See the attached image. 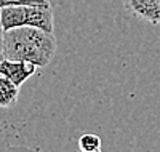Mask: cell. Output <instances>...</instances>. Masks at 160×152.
<instances>
[{
	"instance_id": "cell-9",
	"label": "cell",
	"mask_w": 160,
	"mask_h": 152,
	"mask_svg": "<svg viewBox=\"0 0 160 152\" xmlns=\"http://www.w3.org/2000/svg\"><path fill=\"white\" fill-rule=\"evenodd\" d=\"M158 24H160V23H158Z\"/></svg>"
},
{
	"instance_id": "cell-7",
	"label": "cell",
	"mask_w": 160,
	"mask_h": 152,
	"mask_svg": "<svg viewBox=\"0 0 160 152\" xmlns=\"http://www.w3.org/2000/svg\"><path fill=\"white\" fill-rule=\"evenodd\" d=\"M21 5H51L50 0H0V8Z\"/></svg>"
},
{
	"instance_id": "cell-8",
	"label": "cell",
	"mask_w": 160,
	"mask_h": 152,
	"mask_svg": "<svg viewBox=\"0 0 160 152\" xmlns=\"http://www.w3.org/2000/svg\"><path fill=\"white\" fill-rule=\"evenodd\" d=\"M3 27H2V24H0V59L3 58Z\"/></svg>"
},
{
	"instance_id": "cell-1",
	"label": "cell",
	"mask_w": 160,
	"mask_h": 152,
	"mask_svg": "<svg viewBox=\"0 0 160 152\" xmlns=\"http://www.w3.org/2000/svg\"><path fill=\"white\" fill-rule=\"evenodd\" d=\"M58 42L53 32L34 26H19L3 32V58L29 61L47 67L56 54Z\"/></svg>"
},
{
	"instance_id": "cell-3",
	"label": "cell",
	"mask_w": 160,
	"mask_h": 152,
	"mask_svg": "<svg viewBox=\"0 0 160 152\" xmlns=\"http://www.w3.org/2000/svg\"><path fill=\"white\" fill-rule=\"evenodd\" d=\"M37 69L38 67L29 61H18V59H7V58L0 59V74L8 77L18 87H21L26 80H29L37 72Z\"/></svg>"
},
{
	"instance_id": "cell-6",
	"label": "cell",
	"mask_w": 160,
	"mask_h": 152,
	"mask_svg": "<svg viewBox=\"0 0 160 152\" xmlns=\"http://www.w3.org/2000/svg\"><path fill=\"white\" fill-rule=\"evenodd\" d=\"M101 138L93 133H85L78 138V149L83 152H98L101 150Z\"/></svg>"
},
{
	"instance_id": "cell-2",
	"label": "cell",
	"mask_w": 160,
	"mask_h": 152,
	"mask_svg": "<svg viewBox=\"0 0 160 152\" xmlns=\"http://www.w3.org/2000/svg\"><path fill=\"white\" fill-rule=\"evenodd\" d=\"M0 24L3 31L19 26H34L43 31L53 32L55 13L51 5H21L0 8Z\"/></svg>"
},
{
	"instance_id": "cell-5",
	"label": "cell",
	"mask_w": 160,
	"mask_h": 152,
	"mask_svg": "<svg viewBox=\"0 0 160 152\" xmlns=\"http://www.w3.org/2000/svg\"><path fill=\"white\" fill-rule=\"evenodd\" d=\"M18 96H19V87L16 84L0 74V107L8 109L13 107L18 103Z\"/></svg>"
},
{
	"instance_id": "cell-4",
	"label": "cell",
	"mask_w": 160,
	"mask_h": 152,
	"mask_svg": "<svg viewBox=\"0 0 160 152\" xmlns=\"http://www.w3.org/2000/svg\"><path fill=\"white\" fill-rule=\"evenodd\" d=\"M127 10L151 24L160 23V0H123Z\"/></svg>"
}]
</instances>
